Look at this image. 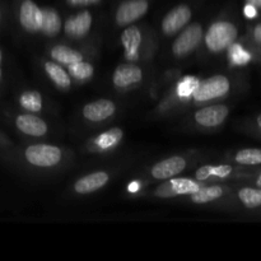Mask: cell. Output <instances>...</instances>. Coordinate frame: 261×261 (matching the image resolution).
Masks as SVG:
<instances>
[{
	"label": "cell",
	"mask_w": 261,
	"mask_h": 261,
	"mask_svg": "<svg viewBox=\"0 0 261 261\" xmlns=\"http://www.w3.org/2000/svg\"><path fill=\"white\" fill-rule=\"evenodd\" d=\"M247 4H251L252 7L256 8L257 10H261V0H246Z\"/></svg>",
	"instance_id": "obj_32"
},
{
	"label": "cell",
	"mask_w": 261,
	"mask_h": 261,
	"mask_svg": "<svg viewBox=\"0 0 261 261\" xmlns=\"http://www.w3.org/2000/svg\"><path fill=\"white\" fill-rule=\"evenodd\" d=\"M231 89V82L226 75H214L200 82L193 97L198 102L211 101L224 97Z\"/></svg>",
	"instance_id": "obj_2"
},
{
	"label": "cell",
	"mask_w": 261,
	"mask_h": 261,
	"mask_svg": "<svg viewBox=\"0 0 261 261\" xmlns=\"http://www.w3.org/2000/svg\"><path fill=\"white\" fill-rule=\"evenodd\" d=\"M94 69L89 63H84V61H78L69 65V74L73 78L76 79H88L93 75Z\"/></svg>",
	"instance_id": "obj_26"
},
{
	"label": "cell",
	"mask_w": 261,
	"mask_h": 261,
	"mask_svg": "<svg viewBox=\"0 0 261 261\" xmlns=\"http://www.w3.org/2000/svg\"><path fill=\"white\" fill-rule=\"evenodd\" d=\"M201 38H203L201 25L198 23L189 25L175 40L172 45V53L177 58H185L186 55L191 54L198 47L199 43L201 42Z\"/></svg>",
	"instance_id": "obj_4"
},
{
	"label": "cell",
	"mask_w": 261,
	"mask_h": 261,
	"mask_svg": "<svg viewBox=\"0 0 261 261\" xmlns=\"http://www.w3.org/2000/svg\"><path fill=\"white\" fill-rule=\"evenodd\" d=\"M2 63H3V53L2 48H0V81L3 79V68H2Z\"/></svg>",
	"instance_id": "obj_35"
},
{
	"label": "cell",
	"mask_w": 261,
	"mask_h": 261,
	"mask_svg": "<svg viewBox=\"0 0 261 261\" xmlns=\"http://www.w3.org/2000/svg\"><path fill=\"white\" fill-rule=\"evenodd\" d=\"M15 125L20 132L31 137H43L47 133V124L35 115H19L15 119Z\"/></svg>",
	"instance_id": "obj_13"
},
{
	"label": "cell",
	"mask_w": 261,
	"mask_h": 261,
	"mask_svg": "<svg viewBox=\"0 0 261 261\" xmlns=\"http://www.w3.org/2000/svg\"><path fill=\"white\" fill-rule=\"evenodd\" d=\"M233 160L241 166H261V148H245L239 150Z\"/></svg>",
	"instance_id": "obj_23"
},
{
	"label": "cell",
	"mask_w": 261,
	"mask_h": 261,
	"mask_svg": "<svg viewBox=\"0 0 261 261\" xmlns=\"http://www.w3.org/2000/svg\"><path fill=\"white\" fill-rule=\"evenodd\" d=\"M234 168L229 165H221V166H203L196 171V180L205 181L211 177H217L219 180H226L231 177L233 173Z\"/></svg>",
	"instance_id": "obj_17"
},
{
	"label": "cell",
	"mask_w": 261,
	"mask_h": 261,
	"mask_svg": "<svg viewBox=\"0 0 261 261\" xmlns=\"http://www.w3.org/2000/svg\"><path fill=\"white\" fill-rule=\"evenodd\" d=\"M139 188H140V185H139V182H132L129 185V191H132V193H137L138 190H139Z\"/></svg>",
	"instance_id": "obj_33"
},
{
	"label": "cell",
	"mask_w": 261,
	"mask_h": 261,
	"mask_svg": "<svg viewBox=\"0 0 261 261\" xmlns=\"http://www.w3.org/2000/svg\"><path fill=\"white\" fill-rule=\"evenodd\" d=\"M257 14V9L255 7H252L251 4H247L246 8H245V15L247 18H255Z\"/></svg>",
	"instance_id": "obj_29"
},
{
	"label": "cell",
	"mask_w": 261,
	"mask_h": 261,
	"mask_svg": "<svg viewBox=\"0 0 261 261\" xmlns=\"http://www.w3.org/2000/svg\"><path fill=\"white\" fill-rule=\"evenodd\" d=\"M143 71L139 66L132 64L119 65L112 75V82L117 88H125L142 81Z\"/></svg>",
	"instance_id": "obj_12"
},
{
	"label": "cell",
	"mask_w": 261,
	"mask_h": 261,
	"mask_svg": "<svg viewBox=\"0 0 261 261\" xmlns=\"http://www.w3.org/2000/svg\"><path fill=\"white\" fill-rule=\"evenodd\" d=\"M0 22H2V9H0Z\"/></svg>",
	"instance_id": "obj_36"
},
{
	"label": "cell",
	"mask_w": 261,
	"mask_h": 261,
	"mask_svg": "<svg viewBox=\"0 0 261 261\" xmlns=\"http://www.w3.org/2000/svg\"><path fill=\"white\" fill-rule=\"evenodd\" d=\"M97 0H70L71 4H88V3H94Z\"/></svg>",
	"instance_id": "obj_34"
},
{
	"label": "cell",
	"mask_w": 261,
	"mask_h": 261,
	"mask_svg": "<svg viewBox=\"0 0 261 261\" xmlns=\"http://www.w3.org/2000/svg\"><path fill=\"white\" fill-rule=\"evenodd\" d=\"M251 38L255 43L257 45V47L261 48V22L255 24L251 30Z\"/></svg>",
	"instance_id": "obj_28"
},
{
	"label": "cell",
	"mask_w": 261,
	"mask_h": 261,
	"mask_svg": "<svg viewBox=\"0 0 261 261\" xmlns=\"http://www.w3.org/2000/svg\"><path fill=\"white\" fill-rule=\"evenodd\" d=\"M228 60L233 66H245L252 60V54L244 47L241 43L234 41L228 46Z\"/></svg>",
	"instance_id": "obj_21"
},
{
	"label": "cell",
	"mask_w": 261,
	"mask_h": 261,
	"mask_svg": "<svg viewBox=\"0 0 261 261\" xmlns=\"http://www.w3.org/2000/svg\"><path fill=\"white\" fill-rule=\"evenodd\" d=\"M252 182H254L255 186H259V188H261V170H259L256 173H255V177Z\"/></svg>",
	"instance_id": "obj_31"
},
{
	"label": "cell",
	"mask_w": 261,
	"mask_h": 261,
	"mask_svg": "<svg viewBox=\"0 0 261 261\" xmlns=\"http://www.w3.org/2000/svg\"><path fill=\"white\" fill-rule=\"evenodd\" d=\"M254 125H255V130L261 135V112L256 115V117L254 119Z\"/></svg>",
	"instance_id": "obj_30"
},
{
	"label": "cell",
	"mask_w": 261,
	"mask_h": 261,
	"mask_svg": "<svg viewBox=\"0 0 261 261\" xmlns=\"http://www.w3.org/2000/svg\"><path fill=\"white\" fill-rule=\"evenodd\" d=\"M122 137V132L119 127H114V129L109 130V132L103 133L97 138L96 143L101 149H110V148L115 147L117 143L120 142Z\"/></svg>",
	"instance_id": "obj_25"
},
{
	"label": "cell",
	"mask_w": 261,
	"mask_h": 261,
	"mask_svg": "<svg viewBox=\"0 0 261 261\" xmlns=\"http://www.w3.org/2000/svg\"><path fill=\"white\" fill-rule=\"evenodd\" d=\"M28 163L37 167H53L61 160V150L55 145L35 144L30 145L24 152Z\"/></svg>",
	"instance_id": "obj_3"
},
{
	"label": "cell",
	"mask_w": 261,
	"mask_h": 261,
	"mask_svg": "<svg viewBox=\"0 0 261 261\" xmlns=\"http://www.w3.org/2000/svg\"><path fill=\"white\" fill-rule=\"evenodd\" d=\"M148 0H125L116 10V22L119 25H127L142 18L148 12Z\"/></svg>",
	"instance_id": "obj_6"
},
{
	"label": "cell",
	"mask_w": 261,
	"mask_h": 261,
	"mask_svg": "<svg viewBox=\"0 0 261 261\" xmlns=\"http://www.w3.org/2000/svg\"><path fill=\"white\" fill-rule=\"evenodd\" d=\"M19 105L28 111H40L42 109V97L36 91H27L20 94Z\"/></svg>",
	"instance_id": "obj_24"
},
{
	"label": "cell",
	"mask_w": 261,
	"mask_h": 261,
	"mask_svg": "<svg viewBox=\"0 0 261 261\" xmlns=\"http://www.w3.org/2000/svg\"><path fill=\"white\" fill-rule=\"evenodd\" d=\"M19 22L28 32H36L41 30L42 9L38 8L33 0H23L19 7Z\"/></svg>",
	"instance_id": "obj_8"
},
{
	"label": "cell",
	"mask_w": 261,
	"mask_h": 261,
	"mask_svg": "<svg viewBox=\"0 0 261 261\" xmlns=\"http://www.w3.org/2000/svg\"><path fill=\"white\" fill-rule=\"evenodd\" d=\"M92 15L91 13L84 10L74 17L69 18L65 23V32L73 37H83L91 30Z\"/></svg>",
	"instance_id": "obj_15"
},
{
	"label": "cell",
	"mask_w": 261,
	"mask_h": 261,
	"mask_svg": "<svg viewBox=\"0 0 261 261\" xmlns=\"http://www.w3.org/2000/svg\"><path fill=\"white\" fill-rule=\"evenodd\" d=\"M110 177L106 172L103 171H98V172L89 173V175L84 176V177L79 178L74 185V190L78 194H89L93 191L98 190V189L103 188L107 182H109Z\"/></svg>",
	"instance_id": "obj_14"
},
{
	"label": "cell",
	"mask_w": 261,
	"mask_h": 261,
	"mask_svg": "<svg viewBox=\"0 0 261 261\" xmlns=\"http://www.w3.org/2000/svg\"><path fill=\"white\" fill-rule=\"evenodd\" d=\"M200 189V185L196 181L190 178H173L161 184L155 189L154 194L158 198H175L177 195H191Z\"/></svg>",
	"instance_id": "obj_5"
},
{
	"label": "cell",
	"mask_w": 261,
	"mask_h": 261,
	"mask_svg": "<svg viewBox=\"0 0 261 261\" xmlns=\"http://www.w3.org/2000/svg\"><path fill=\"white\" fill-rule=\"evenodd\" d=\"M191 19V9L185 4H180L171 9L162 20V30L166 35H173L185 27Z\"/></svg>",
	"instance_id": "obj_7"
},
{
	"label": "cell",
	"mask_w": 261,
	"mask_h": 261,
	"mask_svg": "<svg viewBox=\"0 0 261 261\" xmlns=\"http://www.w3.org/2000/svg\"><path fill=\"white\" fill-rule=\"evenodd\" d=\"M115 111H116V106L114 102L102 98L86 105L83 109V116L89 121L98 122L111 117Z\"/></svg>",
	"instance_id": "obj_11"
},
{
	"label": "cell",
	"mask_w": 261,
	"mask_h": 261,
	"mask_svg": "<svg viewBox=\"0 0 261 261\" xmlns=\"http://www.w3.org/2000/svg\"><path fill=\"white\" fill-rule=\"evenodd\" d=\"M45 70L47 73V75L51 78V81L58 87H60V88H69L70 87V76H69V74L59 64L53 63V61H47L45 64Z\"/></svg>",
	"instance_id": "obj_22"
},
{
	"label": "cell",
	"mask_w": 261,
	"mask_h": 261,
	"mask_svg": "<svg viewBox=\"0 0 261 261\" xmlns=\"http://www.w3.org/2000/svg\"><path fill=\"white\" fill-rule=\"evenodd\" d=\"M239 37V28L229 20H219L211 25L205 35L206 47L212 53H221L228 48Z\"/></svg>",
	"instance_id": "obj_1"
},
{
	"label": "cell",
	"mask_w": 261,
	"mask_h": 261,
	"mask_svg": "<svg viewBox=\"0 0 261 261\" xmlns=\"http://www.w3.org/2000/svg\"><path fill=\"white\" fill-rule=\"evenodd\" d=\"M61 28V19L56 10L50 8H43L42 9V23H41V31L45 35L55 36L59 33Z\"/></svg>",
	"instance_id": "obj_19"
},
{
	"label": "cell",
	"mask_w": 261,
	"mask_h": 261,
	"mask_svg": "<svg viewBox=\"0 0 261 261\" xmlns=\"http://www.w3.org/2000/svg\"><path fill=\"white\" fill-rule=\"evenodd\" d=\"M51 58L59 63L65 64V65H70V64L83 60V55L79 51L66 47V46H55L51 50Z\"/></svg>",
	"instance_id": "obj_20"
},
{
	"label": "cell",
	"mask_w": 261,
	"mask_h": 261,
	"mask_svg": "<svg viewBox=\"0 0 261 261\" xmlns=\"http://www.w3.org/2000/svg\"><path fill=\"white\" fill-rule=\"evenodd\" d=\"M229 109L226 105H213L204 107L195 114V121L205 127H216L226 121Z\"/></svg>",
	"instance_id": "obj_9"
},
{
	"label": "cell",
	"mask_w": 261,
	"mask_h": 261,
	"mask_svg": "<svg viewBox=\"0 0 261 261\" xmlns=\"http://www.w3.org/2000/svg\"><path fill=\"white\" fill-rule=\"evenodd\" d=\"M227 188L219 185L208 186V188L199 189L194 194H191V200L195 204H205L211 203V201L217 200V199L222 198L226 194Z\"/></svg>",
	"instance_id": "obj_18"
},
{
	"label": "cell",
	"mask_w": 261,
	"mask_h": 261,
	"mask_svg": "<svg viewBox=\"0 0 261 261\" xmlns=\"http://www.w3.org/2000/svg\"><path fill=\"white\" fill-rule=\"evenodd\" d=\"M121 43L125 47V55L127 59H138L139 47L142 43V32L137 25H130L122 32Z\"/></svg>",
	"instance_id": "obj_16"
},
{
	"label": "cell",
	"mask_w": 261,
	"mask_h": 261,
	"mask_svg": "<svg viewBox=\"0 0 261 261\" xmlns=\"http://www.w3.org/2000/svg\"><path fill=\"white\" fill-rule=\"evenodd\" d=\"M200 82L195 78V76H185L182 81L178 83L177 86V94L182 98H188V97L193 96L195 89L198 88Z\"/></svg>",
	"instance_id": "obj_27"
},
{
	"label": "cell",
	"mask_w": 261,
	"mask_h": 261,
	"mask_svg": "<svg viewBox=\"0 0 261 261\" xmlns=\"http://www.w3.org/2000/svg\"><path fill=\"white\" fill-rule=\"evenodd\" d=\"M185 167V158L180 157V155H173V157L155 163L152 167V176L157 180H168V178L175 177L176 175L182 172Z\"/></svg>",
	"instance_id": "obj_10"
}]
</instances>
